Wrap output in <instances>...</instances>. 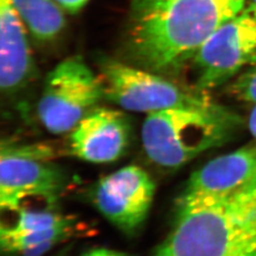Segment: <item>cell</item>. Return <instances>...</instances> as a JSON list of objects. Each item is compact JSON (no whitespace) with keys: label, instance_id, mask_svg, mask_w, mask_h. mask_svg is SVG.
Returning a JSON list of instances; mask_svg holds the SVG:
<instances>
[{"label":"cell","instance_id":"obj_3","mask_svg":"<svg viewBox=\"0 0 256 256\" xmlns=\"http://www.w3.org/2000/svg\"><path fill=\"white\" fill-rule=\"evenodd\" d=\"M236 116L210 108H170L147 114L142 142L147 158L165 169H178L220 144L236 126Z\"/></svg>","mask_w":256,"mask_h":256},{"label":"cell","instance_id":"obj_16","mask_svg":"<svg viewBox=\"0 0 256 256\" xmlns=\"http://www.w3.org/2000/svg\"><path fill=\"white\" fill-rule=\"evenodd\" d=\"M63 9L70 14H76L90 1V0H55Z\"/></svg>","mask_w":256,"mask_h":256},{"label":"cell","instance_id":"obj_7","mask_svg":"<svg viewBox=\"0 0 256 256\" xmlns=\"http://www.w3.org/2000/svg\"><path fill=\"white\" fill-rule=\"evenodd\" d=\"M256 54V5L250 2L221 25L191 61L194 88L208 92L236 77Z\"/></svg>","mask_w":256,"mask_h":256},{"label":"cell","instance_id":"obj_17","mask_svg":"<svg viewBox=\"0 0 256 256\" xmlns=\"http://www.w3.org/2000/svg\"><path fill=\"white\" fill-rule=\"evenodd\" d=\"M82 256H130L118 250H110L106 248H97L90 250V252H86Z\"/></svg>","mask_w":256,"mask_h":256},{"label":"cell","instance_id":"obj_9","mask_svg":"<svg viewBox=\"0 0 256 256\" xmlns=\"http://www.w3.org/2000/svg\"><path fill=\"white\" fill-rule=\"evenodd\" d=\"M131 128L119 110L95 108L74 128L70 138L72 153L92 164H108L126 151Z\"/></svg>","mask_w":256,"mask_h":256},{"label":"cell","instance_id":"obj_12","mask_svg":"<svg viewBox=\"0 0 256 256\" xmlns=\"http://www.w3.org/2000/svg\"><path fill=\"white\" fill-rule=\"evenodd\" d=\"M32 36L46 42L54 40L66 25L62 7L55 0H10Z\"/></svg>","mask_w":256,"mask_h":256},{"label":"cell","instance_id":"obj_6","mask_svg":"<svg viewBox=\"0 0 256 256\" xmlns=\"http://www.w3.org/2000/svg\"><path fill=\"white\" fill-rule=\"evenodd\" d=\"M55 151L45 144H2L0 152V207L18 212L28 198L54 206L66 183L60 168L48 160Z\"/></svg>","mask_w":256,"mask_h":256},{"label":"cell","instance_id":"obj_4","mask_svg":"<svg viewBox=\"0 0 256 256\" xmlns=\"http://www.w3.org/2000/svg\"><path fill=\"white\" fill-rule=\"evenodd\" d=\"M100 72L104 99L124 110L153 113L170 108L205 110L216 104L202 92H192L166 79L164 75L102 58Z\"/></svg>","mask_w":256,"mask_h":256},{"label":"cell","instance_id":"obj_2","mask_svg":"<svg viewBox=\"0 0 256 256\" xmlns=\"http://www.w3.org/2000/svg\"><path fill=\"white\" fill-rule=\"evenodd\" d=\"M153 256H256V180L222 196L183 194Z\"/></svg>","mask_w":256,"mask_h":256},{"label":"cell","instance_id":"obj_11","mask_svg":"<svg viewBox=\"0 0 256 256\" xmlns=\"http://www.w3.org/2000/svg\"><path fill=\"white\" fill-rule=\"evenodd\" d=\"M256 180V144L241 147L203 165L190 176L183 194L222 196Z\"/></svg>","mask_w":256,"mask_h":256},{"label":"cell","instance_id":"obj_5","mask_svg":"<svg viewBox=\"0 0 256 256\" xmlns=\"http://www.w3.org/2000/svg\"><path fill=\"white\" fill-rule=\"evenodd\" d=\"M102 99L101 77L82 57H68L46 76L37 106L38 118L52 134L72 132Z\"/></svg>","mask_w":256,"mask_h":256},{"label":"cell","instance_id":"obj_10","mask_svg":"<svg viewBox=\"0 0 256 256\" xmlns=\"http://www.w3.org/2000/svg\"><path fill=\"white\" fill-rule=\"evenodd\" d=\"M34 61L26 26L10 0H0V86L16 93L30 82Z\"/></svg>","mask_w":256,"mask_h":256},{"label":"cell","instance_id":"obj_19","mask_svg":"<svg viewBox=\"0 0 256 256\" xmlns=\"http://www.w3.org/2000/svg\"><path fill=\"white\" fill-rule=\"evenodd\" d=\"M250 2H252V3H254L256 5V0H250Z\"/></svg>","mask_w":256,"mask_h":256},{"label":"cell","instance_id":"obj_8","mask_svg":"<svg viewBox=\"0 0 256 256\" xmlns=\"http://www.w3.org/2000/svg\"><path fill=\"white\" fill-rule=\"evenodd\" d=\"M155 192L150 174L140 166L128 165L101 178L92 200L106 220L129 234L146 220Z\"/></svg>","mask_w":256,"mask_h":256},{"label":"cell","instance_id":"obj_13","mask_svg":"<svg viewBox=\"0 0 256 256\" xmlns=\"http://www.w3.org/2000/svg\"><path fill=\"white\" fill-rule=\"evenodd\" d=\"M84 228L74 220L54 229L34 234L12 236L0 232L3 252L10 256H43L56 245L77 236Z\"/></svg>","mask_w":256,"mask_h":256},{"label":"cell","instance_id":"obj_18","mask_svg":"<svg viewBox=\"0 0 256 256\" xmlns=\"http://www.w3.org/2000/svg\"><path fill=\"white\" fill-rule=\"evenodd\" d=\"M248 129H250L252 136L254 138V140H256V104L252 106V110L248 115Z\"/></svg>","mask_w":256,"mask_h":256},{"label":"cell","instance_id":"obj_15","mask_svg":"<svg viewBox=\"0 0 256 256\" xmlns=\"http://www.w3.org/2000/svg\"><path fill=\"white\" fill-rule=\"evenodd\" d=\"M230 92L238 101L256 104V54L236 76Z\"/></svg>","mask_w":256,"mask_h":256},{"label":"cell","instance_id":"obj_14","mask_svg":"<svg viewBox=\"0 0 256 256\" xmlns=\"http://www.w3.org/2000/svg\"><path fill=\"white\" fill-rule=\"evenodd\" d=\"M18 212V218L16 223L9 226L2 225L0 232L23 236L54 229L75 220L74 218L55 212L52 210V207H48L46 210H28L24 207Z\"/></svg>","mask_w":256,"mask_h":256},{"label":"cell","instance_id":"obj_1","mask_svg":"<svg viewBox=\"0 0 256 256\" xmlns=\"http://www.w3.org/2000/svg\"><path fill=\"white\" fill-rule=\"evenodd\" d=\"M250 0H132L126 50L138 68L174 75Z\"/></svg>","mask_w":256,"mask_h":256}]
</instances>
